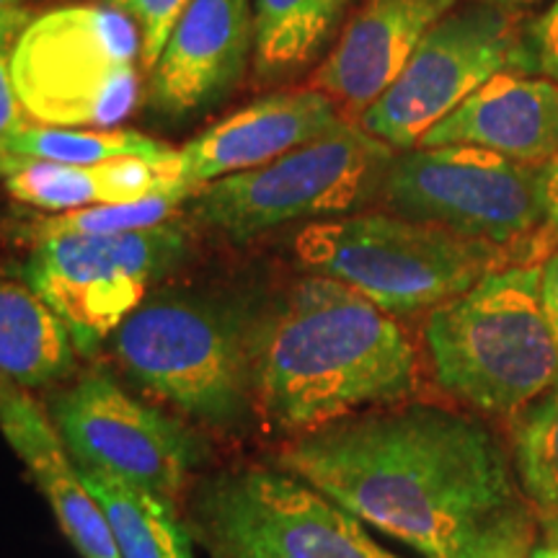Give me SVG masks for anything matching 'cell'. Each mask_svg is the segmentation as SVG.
Returning a JSON list of instances; mask_svg holds the SVG:
<instances>
[{
    "label": "cell",
    "instance_id": "obj_15",
    "mask_svg": "<svg viewBox=\"0 0 558 558\" xmlns=\"http://www.w3.org/2000/svg\"><path fill=\"white\" fill-rule=\"evenodd\" d=\"M458 0H365L329 58L313 75L337 107L362 117L393 86L418 41Z\"/></svg>",
    "mask_w": 558,
    "mask_h": 558
},
{
    "label": "cell",
    "instance_id": "obj_5",
    "mask_svg": "<svg viewBox=\"0 0 558 558\" xmlns=\"http://www.w3.org/2000/svg\"><path fill=\"white\" fill-rule=\"evenodd\" d=\"M292 251L311 275L339 279L390 316L437 308L518 262L497 243L393 213L308 222L298 230Z\"/></svg>",
    "mask_w": 558,
    "mask_h": 558
},
{
    "label": "cell",
    "instance_id": "obj_9",
    "mask_svg": "<svg viewBox=\"0 0 558 558\" xmlns=\"http://www.w3.org/2000/svg\"><path fill=\"white\" fill-rule=\"evenodd\" d=\"M41 403L78 469L145 488L173 507L213 460L205 432L130 393L107 367L75 373Z\"/></svg>",
    "mask_w": 558,
    "mask_h": 558
},
{
    "label": "cell",
    "instance_id": "obj_27",
    "mask_svg": "<svg viewBox=\"0 0 558 558\" xmlns=\"http://www.w3.org/2000/svg\"><path fill=\"white\" fill-rule=\"evenodd\" d=\"M527 70L558 83V0L548 5L525 29Z\"/></svg>",
    "mask_w": 558,
    "mask_h": 558
},
{
    "label": "cell",
    "instance_id": "obj_24",
    "mask_svg": "<svg viewBox=\"0 0 558 558\" xmlns=\"http://www.w3.org/2000/svg\"><path fill=\"white\" fill-rule=\"evenodd\" d=\"M190 199L186 194H158V197L124 202V205H99L73 213L50 215L34 222L32 239H47V235H107V233H130V230H148L173 222V215Z\"/></svg>",
    "mask_w": 558,
    "mask_h": 558
},
{
    "label": "cell",
    "instance_id": "obj_28",
    "mask_svg": "<svg viewBox=\"0 0 558 558\" xmlns=\"http://www.w3.org/2000/svg\"><path fill=\"white\" fill-rule=\"evenodd\" d=\"M558 248V150L543 166V228L535 233L530 256L535 264H543L548 254Z\"/></svg>",
    "mask_w": 558,
    "mask_h": 558
},
{
    "label": "cell",
    "instance_id": "obj_29",
    "mask_svg": "<svg viewBox=\"0 0 558 558\" xmlns=\"http://www.w3.org/2000/svg\"><path fill=\"white\" fill-rule=\"evenodd\" d=\"M541 305L558 344V248L541 264Z\"/></svg>",
    "mask_w": 558,
    "mask_h": 558
},
{
    "label": "cell",
    "instance_id": "obj_11",
    "mask_svg": "<svg viewBox=\"0 0 558 558\" xmlns=\"http://www.w3.org/2000/svg\"><path fill=\"white\" fill-rule=\"evenodd\" d=\"M383 202L401 218L435 222L530 256L543 228V166H527L476 145H439L396 156Z\"/></svg>",
    "mask_w": 558,
    "mask_h": 558
},
{
    "label": "cell",
    "instance_id": "obj_19",
    "mask_svg": "<svg viewBox=\"0 0 558 558\" xmlns=\"http://www.w3.org/2000/svg\"><path fill=\"white\" fill-rule=\"evenodd\" d=\"M78 373V352L62 320L26 279L0 275V378L52 390Z\"/></svg>",
    "mask_w": 558,
    "mask_h": 558
},
{
    "label": "cell",
    "instance_id": "obj_6",
    "mask_svg": "<svg viewBox=\"0 0 558 558\" xmlns=\"http://www.w3.org/2000/svg\"><path fill=\"white\" fill-rule=\"evenodd\" d=\"M179 514L209 558H401L365 522L279 465L205 469Z\"/></svg>",
    "mask_w": 558,
    "mask_h": 558
},
{
    "label": "cell",
    "instance_id": "obj_22",
    "mask_svg": "<svg viewBox=\"0 0 558 558\" xmlns=\"http://www.w3.org/2000/svg\"><path fill=\"white\" fill-rule=\"evenodd\" d=\"M520 486L548 546H558V383L507 422Z\"/></svg>",
    "mask_w": 558,
    "mask_h": 558
},
{
    "label": "cell",
    "instance_id": "obj_30",
    "mask_svg": "<svg viewBox=\"0 0 558 558\" xmlns=\"http://www.w3.org/2000/svg\"><path fill=\"white\" fill-rule=\"evenodd\" d=\"M24 21H29V16L21 9V0H0V26L24 24Z\"/></svg>",
    "mask_w": 558,
    "mask_h": 558
},
{
    "label": "cell",
    "instance_id": "obj_4",
    "mask_svg": "<svg viewBox=\"0 0 558 558\" xmlns=\"http://www.w3.org/2000/svg\"><path fill=\"white\" fill-rule=\"evenodd\" d=\"M424 347L450 401L512 422L558 383V344L541 305V264H507L429 311Z\"/></svg>",
    "mask_w": 558,
    "mask_h": 558
},
{
    "label": "cell",
    "instance_id": "obj_2",
    "mask_svg": "<svg viewBox=\"0 0 558 558\" xmlns=\"http://www.w3.org/2000/svg\"><path fill=\"white\" fill-rule=\"evenodd\" d=\"M251 365L262 429L282 442L422 390V362L396 316L311 271L262 305Z\"/></svg>",
    "mask_w": 558,
    "mask_h": 558
},
{
    "label": "cell",
    "instance_id": "obj_18",
    "mask_svg": "<svg viewBox=\"0 0 558 558\" xmlns=\"http://www.w3.org/2000/svg\"><path fill=\"white\" fill-rule=\"evenodd\" d=\"M0 177L13 199L50 215L99 205H124L158 194L194 197L202 190L181 177L177 150L160 160L120 158L90 166H60L0 156Z\"/></svg>",
    "mask_w": 558,
    "mask_h": 558
},
{
    "label": "cell",
    "instance_id": "obj_1",
    "mask_svg": "<svg viewBox=\"0 0 558 558\" xmlns=\"http://www.w3.org/2000/svg\"><path fill=\"white\" fill-rule=\"evenodd\" d=\"M275 465L424 558H530L538 520L484 416L432 401L284 439Z\"/></svg>",
    "mask_w": 558,
    "mask_h": 558
},
{
    "label": "cell",
    "instance_id": "obj_25",
    "mask_svg": "<svg viewBox=\"0 0 558 558\" xmlns=\"http://www.w3.org/2000/svg\"><path fill=\"white\" fill-rule=\"evenodd\" d=\"M107 5L135 21L140 32V62H143V68L153 70L173 26L190 9L192 0H107Z\"/></svg>",
    "mask_w": 558,
    "mask_h": 558
},
{
    "label": "cell",
    "instance_id": "obj_21",
    "mask_svg": "<svg viewBox=\"0 0 558 558\" xmlns=\"http://www.w3.org/2000/svg\"><path fill=\"white\" fill-rule=\"evenodd\" d=\"M259 75H290L316 60L352 0H251Z\"/></svg>",
    "mask_w": 558,
    "mask_h": 558
},
{
    "label": "cell",
    "instance_id": "obj_7",
    "mask_svg": "<svg viewBox=\"0 0 558 558\" xmlns=\"http://www.w3.org/2000/svg\"><path fill=\"white\" fill-rule=\"evenodd\" d=\"M140 32L109 5H62L24 24L11 73L26 117L45 128L114 130L140 101Z\"/></svg>",
    "mask_w": 558,
    "mask_h": 558
},
{
    "label": "cell",
    "instance_id": "obj_8",
    "mask_svg": "<svg viewBox=\"0 0 558 558\" xmlns=\"http://www.w3.org/2000/svg\"><path fill=\"white\" fill-rule=\"evenodd\" d=\"M393 160L396 148L341 122L262 169L209 181L192 197V215L233 243L295 220L344 218L380 197Z\"/></svg>",
    "mask_w": 558,
    "mask_h": 558
},
{
    "label": "cell",
    "instance_id": "obj_26",
    "mask_svg": "<svg viewBox=\"0 0 558 558\" xmlns=\"http://www.w3.org/2000/svg\"><path fill=\"white\" fill-rule=\"evenodd\" d=\"M24 24L0 26V150H3V145L9 143L13 132L24 128V117H26V111L19 101L16 86H13V73H11L13 41H16L19 32L24 29Z\"/></svg>",
    "mask_w": 558,
    "mask_h": 558
},
{
    "label": "cell",
    "instance_id": "obj_3",
    "mask_svg": "<svg viewBox=\"0 0 558 558\" xmlns=\"http://www.w3.org/2000/svg\"><path fill=\"white\" fill-rule=\"evenodd\" d=\"M262 305L197 290L150 295L109 339L128 378L202 432H262L254 393L256 320Z\"/></svg>",
    "mask_w": 558,
    "mask_h": 558
},
{
    "label": "cell",
    "instance_id": "obj_13",
    "mask_svg": "<svg viewBox=\"0 0 558 558\" xmlns=\"http://www.w3.org/2000/svg\"><path fill=\"white\" fill-rule=\"evenodd\" d=\"M254 39L251 0H192L153 68V111L186 120L213 109L239 83Z\"/></svg>",
    "mask_w": 558,
    "mask_h": 558
},
{
    "label": "cell",
    "instance_id": "obj_10",
    "mask_svg": "<svg viewBox=\"0 0 558 558\" xmlns=\"http://www.w3.org/2000/svg\"><path fill=\"white\" fill-rule=\"evenodd\" d=\"M190 248L179 222L130 233L47 235L34 241L21 277L62 320L75 352L90 360Z\"/></svg>",
    "mask_w": 558,
    "mask_h": 558
},
{
    "label": "cell",
    "instance_id": "obj_14",
    "mask_svg": "<svg viewBox=\"0 0 558 558\" xmlns=\"http://www.w3.org/2000/svg\"><path fill=\"white\" fill-rule=\"evenodd\" d=\"M344 122L333 99L318 88L279 90L248 104L177 150L179 171L205 186L233 173L254 171Z\"/></svg>",
    "mask_w": 558,
    "mask_h": 558
},
{
    "label": "cell",
    "instance_id": "obj_12",
    "mask_svg": "<svg viewBox=\"0 0 558 558\" xmlns=\"http://www.w3.org/2000/svg\"><path fill=\"white\" fill-rule=\"evenodd\" d=\"M505 70H527L525 29L514 9L476 0L432 26L360 122L390 148L414 150L435 124Z\"/></svg>",
    "mask_w": 558,
    "mask_h": 558
},
{
    "label": "cell",
    "instance_id": "obj_16",
    "mask_svg": "<svg viewBox=\"0 0 558 558\" xmlns=\"http://www.w3.org/2000/svg\"><path fill=\"white\" fill-rule=\"evenodd\" d=\"M0 435L29 471L54 520L81 558H120L104 509L88 492L45 403L32 390L0 378Z\"/></svg>",
    "mask_w": 558,
    "mask_h": 558
},
{
    "label": "cell",
    "instance_id": "obj_17",
    "mask_svg": "<svg viewBox=\"0 0 558 558\" xmlns=\"http://www.w3.org/2000/svg\"><path fill=\"white\" fill-rule=\"evenodd\" d=\"M476 145L527 166L558 150V83L505 70L424 135L418 148Z\"/></svg>",
    "mask_w": 558,
    "mask_h": 558
},
{
    "label": "cell",
    "instance_id": "obj_32",
    "mask_svg": "<svg viewBox=\"0 0 558 558\" xmlns=\"http://www.w3.org/2000/svg\"><path fill=\"white\" fill-rule=\"evenodd\" d=\"M530 558H558V546H535L533 554H530Z\"/></svg>",
    "mask_w": 558,
    "mask_h": 558
},
{
    "label": "cell",
    "instance_id": "obj_31",
    "mask_svg": "<svg viewBox=\"0 0 558 558\" xmlns=\"http://www.w3.org/2000/svg\"><path fill=\"white\" fill-rule=\"evenodd\" d=\"M478 3H492V5H501V9H527V5H538L543 0H478Z\"/></svg>",
    "mask_w": 558,
    "mask_h": 558
},
{
    "label": "cell",
    "instance_id": "obj_20",
    "mask_svg": "<svg viewBox=\"0 0 558 558\" xmlns=\"http://www.w3.org/2000/svg\"><path fill=\"white\" fill-rule=\"evenodd\" d=\"M99 501L120 558H194L192 535L171 501L94 469H81Z\"/></svg>",
    "mask_w": 558,
    "mask_h": 558
},
{
    "label": "cell",
    "instance_id": "obj_23",
    "mask_svg": "<svg viewBox=\"0 0 558 558\" xmlns=\"http://www.w3.org/2000/svg\"><path fill=\"white\" fill-rule=\"evenodd\" d=\"M169 145L135 130H65L24 124L13 132L0 156L45 160L60 166H90L120 158L160 160L171 156Z\"/></svg>",
    "mask_w": 558,
    "mask_h": 558
}]
</instances>
